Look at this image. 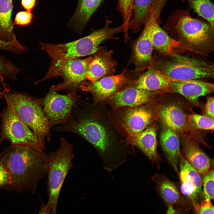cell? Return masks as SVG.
<instances>
[{"label": "cell", "mask_w": 214, "mask_h": 214, "mask_svg": "<svg viewBox=\"0 0 214 214\" xmlns=\"http://www.w3.org/2000/svg\"><path fill=\"white\" fill-rule=\"evenodd\" d=\"M1 93L7 104L41 140H50V123L38 101L21 93L4 91Z\"/></svg>", "instance_id": "7"}, {"label": "cell", "mask_w": 214, "mask_h": 214, "mask_svg": "<svg viewBox=\"0 0 214 214\" xmlns=\"http://www.w3.org/2000/svg\"><path fill=\"white\" fill-rule=\"evenodd\" d=\"M111 22L106 17L105 25L102 28L95 30L89 35L71 42L59 44L41 43L40 45L51 60L49 68L44 78L57 76L61 66L67 60L95 54L102 48L100 45L105 41L118 39L114 36L123 32V27L120 25L111 28Z\"/></svg>", "instance_id": "2"}, {"label": "cell", "mask_w": 214, "mask_h": 214, "mask_svg": "<svg viewBox=\"0 0 214 214\" xmlns=\"http://www.w3.org/2000/svg\"><path fill=\"white\" fill-rule=\"evenodd\" d=\"M160 13L151 10L146 22L148 24L153 48L162 55H169L187 51L194 52L179 40L170 37L159 25Z\"/></svg>", "instance_id": "9"}, {"label": "cell", "mask_w": 214, "mask_h": 214, "mask_svg": "<svg viewBox=\"0 0 214 214\" xmlns=\"http://www.w3.org/2000/svg\"><path fill=\"white\" fill-rule=\"evenodd\" d=\"M173 25L179 40L194 52L207 55L214 49V28L207 22L194 18L188 10H178L169 20Z\"/></svg>", "instance_id": "4"}, {"label": "cell", "mask_w": 214, "mask_h": 214, "mask_svg": "<svg viewBox=\"0 0 214 214\" xmlns=\"http://www.w3.org/2000/svg\"><path fill=\"white\" fill-rule=\"evenodd\" d=\"M38 214H50V210L46 205L43 203L40 210Z\"/></svg>", "instance_id": "39"}, {"label": "cell", "mask_w": 214, "mask_h": 214, "mask_svg": "<svg viewBox=\"0 0 214 214\" xmlns=\"http://www.w3.org/2000/svg\"><path fill=\"white\" fill-rule=\"evenodd\" d=\"M126 70L117 75L104 76L93 82L83 84L81 88L91 92L96 100L102 101L107 99L121 86L128 79Z\"/></svg>", "instance_id": "11"}, {"label": "cell", "mask_w": 214, "mask_h": 214, "mask_svg": "<svg viewBox=\"0 0 214 214\" xmlns=\"http://www.w3.org/2000/svg\"><path fill=\"white\" fill-rule=\"evenodd\" d=\"M103 0H79L78 4L70 21L76 28L81 29L87 23Z\"/></svg>", "instance_id": "25"}, {"label": "cell", "mask_w": 214, "mask_h": 214, "mask_svg": "<svg viewBox=\"0 0 214 214\" xmlns=\"http://www.w3.org/2000/svg\"><path fill=\"white\" fill-rule=\"evenodd\" d=\"M196 214H214V207L210 200L205 199L200 204H193Z\"/></svg>", "instance_id": "33"}, {"label": "cell", "mask_w": 214, "mask_h": 214, "mask_svg": "<svg viewBox=\"0 0 214 214\" xmlns=\"http://www.w3.org/2000/svg\"><path fill=\"white\" fill-rule=\"evenodd\" d=\"M90 56L84 59L75 58L65 62L59 70L57 76L62 75L64 83L57 86L62 88L70 85H76L85 80L88 65L93 59Z\"/></svg>", "instance_id": "16"}, {"label": "cell", "mask_w": 214, "mask_h": 214, "mask_svg": "<svg viewBox=\"0 0 214 214\" xmlns=\"http://www.w3.org/2000/svg\"><path fill=\"white\" fill-rule=\"evenodd\" d=\"M151 67L176 81L212 78L214 74L213 64L179 54L162 55L153 59Z\"/></svg>", "instance_id": "6"}, {"label": "cell", "mask_w": 214, "mask_h": 214, "mask_svg": "<svg viewBox=\"0 0 214 214\" xmlns=\"http://www.w3.org/2000/svg\"><path fill=\"white\" fill-rule=\"evenodd\" d=\"M155 181L160 195L166 202L173 204L179 200L180 193L173 182L164 176H159Z\"/></svg>", "instance_id": "27"}, {"label": "cell", "mask_w": 214, "mask_h": 214, "mask_svg": "<svg viewBox=\"0 0 214 214\" xmlns=\"http://www.w3.org/2000/svg\"><path fill=\"white\" fill-rule=\"evenodd\" d=\"M188 122L195 129L214 130V119L206 116L196 114L187 117Z\"/></svg>", "instance_id": "29"}, {"label": "cell", "mask_w": 214, "mask_h": 214, "mask_svg": "<svg viewBox=\"0 0 214 214\" xmlns=\"http://www.w3.org/2000/svg\"><path fill=\"white\" fill-rule=\"evenodd\" d=\"M160 141L163 150L169 163L177 172L181 153L180 150V140L177 134L172 130L166 127L160 134Z\"/></svg>", "instance_id": "22"}, {"label": "cell", "mask_w": 214, "mask_h": 214, "mask_svg": "<svg viewBox=\"0 0 214 214\" xmlns=\"http://www.w3.org/2000/svg\"><path fill=\"white\" fill-rule=\"evenodd\" d=\"M0 49L9 51L19 54L24 52L25 47L20 43H15L0 40Z\"/></svg>", "instance_id": "35"}, {"label": "cell", "mask_w": 214, "mask_h": 214, "mask_svg": "<svg viewBox=\"0 0 214 214\" xmlns=\"http://www.w3.org/2000/svg\"><path fill=\"white\" fill-rule=\"evenodd\" d=\"M19 71L11 62L0 57V78L15 79Z\"/></svg>", "instance_id": "32"}, {"label": "cell", "mask_w": 214, "mask_h": 214, "mask_svg": "<svg viewBox=\"0 0 214 214\" xmlns=\"http://www.w3.org/2000/svg\"><path fill=\"white\" fill-rule=\"evenodd\" d=\"M142 33L134 43L131 57L136 71L149 69L152 66L154 48L151 39L149 26L146 22Z\"/></svg>", "instance_id": "13"}, {"label": "cell", "mask_w": 214, "mask_h": 214, "mask_svg": "<svg viewBox=\"0 0 214 214\" xmlns=\"http://www.w3.org/2000/svg\"><path fill=\"white\" fill-rule=\"evenodd\" d=\"M59 131L75 133L92 144L100 155L105 169L111 171L123 163L127 145L116 142L104 127L95 119L82 117Z\"/></svg>", "instance_id": "3"}, {"label": "cell", "mask_w": 214, "mask_h": 214, "mask_svg": "<svg viewBox=\"0 0 214 214\" xmlns=\"http://www.w3.org/2000/svg\"><path fill=\"white\" fill-rule=\"evenodd\" d=\"M169 89L182 95L190 101L196 103L199 97L213 92L214 85L198 79L173 81Z\"/></svg>", "instance_id": "17"}, {"label": "cell", "mask_w": 214, "mask_h": 214, "mask_svg": "<svg viewBox=\"0 0 214 214\" xmlns=\"http://www.w3.org/2000/svg\"><path fill=\"white\" fill-rule=\"evenodd\" d=\"M73 149L71 143L61 137L57 149L48 153L46 175L48 199L46 205L50 210V214H56L61 188L68 173L73 166Z\"/></svg>", "instance_id": "5"}, {"label": "cell", "mask_w": 214, "mask_h": 214, "mask_svg": "<svg viewBox=\"0 0 214 214\" xmlns=\"http://www.w3.org/2000/svg\"><path fill=\"white\" fill-rule=\"evenodd\" d=\"M1 117L0 142L7 140L11 144L24 145L38 150H44L45 142L20 119L10 106L7 104Z\"/></svg>", "instance_id": "8"}, {"label": "cell", "mask_w": 214, "mask_h": 214, "mask_svg": "<svg viewBox=\"0 0 214 214\" xmlns=\"http://www.w3.org/2000/svg\"><path fill=\"white\" fill-rule=\"evenodd\" d=\"M182 140V145L185 158L199 174H204L211 169L213 160L203 151L194 140L187 137Z\"/></svg>", "instance_id": "20"}, {"label": "cell", "mask_w": 214, "mask_h": 214, "mask_svg": "<svg viewBox=\"0 0 214 214\" xmlns=\"http://www.w3.org/2000/svg\"><path fill=\"white\" fill-rule=\"evenodd\" d=\"M189 8L214 28V5L210 0H187Z\"/></svg>", "instance_id": "28"}, {"label": "cell", "mask_w": 214, "mask_h": 214, "mask_svg": "<svg viewBox=\"0 0 214 214\" xmlns=\"http://www.w3.org/2000/svg\"><path fill=\"white\" fill-rule=\"evenodd\" d=\"M11 182L10 177L2 160L0 159V188L9 185Z\"/></svg>", "instance_id": "36"}, {"label": "cell", "mask_w": 214, "mask_h": 214, "mask_svg": "<svg viewBox=\"0 0 214 214\" xmlns=\"http://www.w3.org/2000/svg\"><path fill=\"white\" fill-rule=\"evenodd\" d=\"M159 113L166 127L177 134L183 131L188 122L187 117L180 107L174 104L165 106L160 110Z\"/></svg>", "instance_id": "23"}, {"label": "cell", "mask_w": 214, "mask_h": 214, "mask_svg": "<svg viewBox=\"0 0 214 214\" xmlns=\"http://www.w3.org/2000/svg\"><path fill=\"white\" fill-rule=\"evenodd\" d=\"M36 0H21L22 7L26 10L31 11L36 5Z\"/></svg>", "instance_id": "38"}, {"label": "cell", "mask_w": 214, "mask_h": 214, "mask_svg": "<svg viewBox=\"0 0 214 214\" xmlns=\"http://www.w3.org/2000/svg\"><path fill=\"white\" fill-rule=\"evenodd\" d=\"M153 118L152 111L147 107L142 105L130 107L123 115L122 125L127 134L136 133L145 130Z\"/></svg>", "instance_id": "14"}, {"label": "cell", "mask_w": 214, "mask_h": 214, "mask_svg": "<svg viewBox=\"0 0 214 214\" xmlns=\"http://www.w3.org/2000/svg\"><path fill=\"white\" fill-rule=\"evenodd\" d=\"M154 0H134L132 11L133 18L129 29L135 32L139 31L145 24L150 13Z\"/></svg>", "instance_id": "26"}, {"label": "cell", "mask_w": 214, "mask_h": 214, "mask_svg": "<svg viewBox=\"0 0 214 214\" xmlns=\"http://www.w3.org/2000/svg\"><path fill=\"white\" fill-rule=\"evenodd\" d=\"M185 0H181V1L182 2H183Z\"/></svg>", "instance_id": "41"}, {"label": "cell", "mask_w": 214, "mask_h": 214, "mask_svg": "<svg viewBox=\"0 0 214 214\" xmlns=\"http://www.w3.org/2000/svg\"><path fill=\"white\" fill-rule=\"evenodd\" d=\"M176 81L162 72L151 67L140 75L135 81L134 87L152 91L169 89L172 82Z\"/></svg>", "instance_id": "21"}, {"label": "cell", "mask_w": 214, "mask_h": 214, "mask_svg": "<svg viewBox=\"0 0 214 214\" xmlns=\"http://www.w3.org/2000/svg\"><path fill=\"white\" fill-rule=\"evenodd\" d=\"M134 0H118L117 10L121 13L123 18L125 33L127 34L129 25L132 15Z\"/></svg>", "instance_id": "30"}, {"label": "cell", "mask_w": 214, "mask_h": 214, "mask_svg": "<svg viewBox=\"0 0 214 214\" xmlns=\"http://www.w3.org/2000/svg\"><path fill=\"white\" fill-rule=\"evenodd\" d=\"M12 8V0H0V40L19 43L11 21Z\"/></svg>", "instance_id": "24"}, {"label": "cell", "mask_w": 214, "mask_h": 214, "mask_svg": "<svg viewBox=\"0 0 214 214\" xmlns=\"http://www.w3.org/2000/svg\"><path fill=\"white\" fill-rule=\"evenodd\" d=\"M152 95V91L129 87L117 91L107 99L114 108L124 106L133 107L142 105L149 102Z\"/></svg>", "instance_id": "18"}, {"label": "cell", "mask_w": 214, "mask_h": 214, "mask_svg": "<svg viewBox=\"0 0 214 214\" xmlns=\"http://www.w3.org/2000/svg\"><path fill=\"white\" fill-rule=\"evenodd\" d=\"M204 111L206 116L214 119V97H208L205 104Z\"/></svg>", "instance_id": "37"}, {"label": "cell", "mask_w": 214, "mask_h": 214, "mask_svg": "<svg viewBox=\"0 0 214 214\" xmlns=\"http://www.w3.org/2000/svg\"><path fill=\"white\" fill-rule=\"evenodd\" d=\"M113 53L111 50L103 51L93 56L88 67L85 80L93 82L114 72L117 63Z\"/></svg>", "instance_id": "19"}, {"label": "cell", "mask_w": 214, "mask_h": 214, "mask_svg": "<svg viewBox=\"0 0 214 214\" xmlns=\"http://www.w3.org/2000/svg\"><path fill=\"white\" fill-rule=\"evenodd\" d=\"M76 97L73 94L62 95L52 90L43 102V112L50 123L65 120L69 116Z\"/></svg>", "instance_id": "10"}, {"label": "cell", "mask_w": 214, "mask_h": 214, "mask_svg": "<svg viewBox=\"0 0 214 214\" xmlns=\"http://www.w3.org/2000/svg\"><path fill=\"white\" fill-rule=\"evenodd\" d=\"M166 214H175V210L173 207L169 205Z\"/></svg>", "instance_id": "40"}, {"label": "cell", "mask_w": 214, "mask_h": 214, "mask_svg": "<svg viewBox=\"0 0 214 214\" xmlns=\"http://www.w3.org/2000/svg\"><path fill=\"white\" fill-rule=\"evenodd\" d=\"M0 155L11 180L10 184L2 188L34 193L39 183L46 175L48 153L26 145L11 144Z\"/></svg>", "instance_id": "1"}, {"label": "cell", "mask_w": 214, "mask_h": 214, "mask_svg": "<svg viewBox=\"0 0 214 214\" xmlns=\"http://www.w3.org/2000/svg\"><path fill=\"white\" fill-rule=\"evenodd\" d=\"M126 140L128 144L139 149L152 162L159 161L160 159L157 151L156 130L154 126H148L138 133L127 134Z\"/></svg>", "instance_id": "15"}, {"label": "cell", "mask_w": 214, "mask_h": 214, "mask_svg": "<svg viewBox=\"0 0 214 214\" xmlns=\"http://www.w3.org/2000/svg\"><path fill=\"white\" fill-rule=\"evenodd\" d=\"M179 163L181 192L191 199L193 203L196 202V200L202 193V179L199 174L181 153Z\"/></svg>", "instance_id": "12"}, {"label": "cell", "mask_w": 214, "mask_h": 214, "mask_svg": "<svg viewBox=\"0 0 214 214\" xmlns=\"http://www.w3.org/2000/svg\"><path fill=\"white\" fill-rule=\"evenodd\" d=\"M33 17L31 11L26 10L20 12L15 16L14 23L21 26L28 25L31 23Z\"/></svg>", "instance_id": "34"}, {"label": "cell", "mask_w": 214, "mask_h": 214, "mask_svg": "<svg viewBox=\"0 0 214 214\" xmlns=\"http://www.w3.org/2000/svg\"><path fill=\"white\" fill-rule=\"evenodd\" d=\"M202 179L203 190L202 195L204 199H213L214 198V171L210 169L204 175Z\"/></svg>", "instance_id": "31"}]
</instances>
